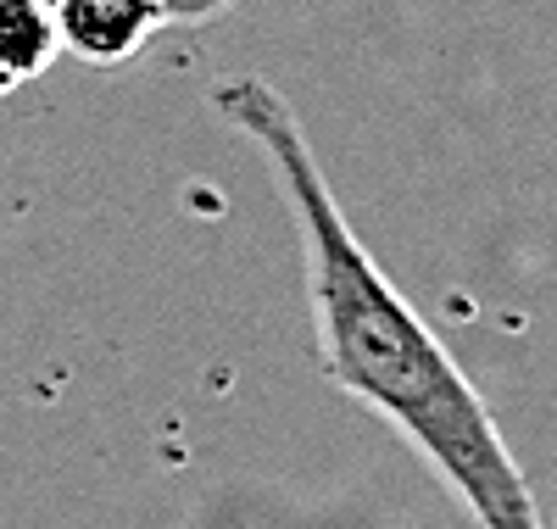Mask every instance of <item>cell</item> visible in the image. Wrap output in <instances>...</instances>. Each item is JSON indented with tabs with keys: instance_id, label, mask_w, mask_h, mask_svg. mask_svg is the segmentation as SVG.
<instances>
[{
	"instance_id": "obj_1",
	"label": "cell",
	"mask_w": 557,
	"mask_h": 529,
	"mask_svg": "<svg viewBox=\"0 0 557 529\" xmlns=\"http://www.w3.org/2000/svg\"><path fill=\"white\" fill-rule=\"evenodd\" d=\"M218 107L257 139L262 157H273L278 179H285V196L312 251L318 341L335 384H346L368 407H380L446 473V485L474 507L485 529H541L535 496L507 457L491 413L469 391V379L457 373L446 346L430 334V323L401 302V291L357 246L290 107L257 78L228 84Z\"/></svg>"
}]
</instances>
